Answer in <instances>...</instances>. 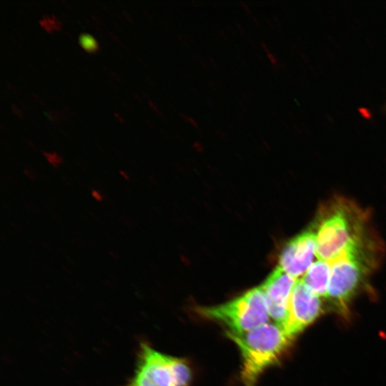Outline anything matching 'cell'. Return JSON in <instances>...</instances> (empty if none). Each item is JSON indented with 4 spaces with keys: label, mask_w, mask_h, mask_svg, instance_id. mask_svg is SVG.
Instances as JSON below:
<instances>
[{
    "label": "cell",
    "mask_w": 386,
    "mask_h": 386,
    "mask_svg": "<svg viewBox=\"0 0 386 386\" xmlns=\"http://www.w3.org/2000/svg\"><path fill=\"white\" fill-rule=\"evenodd\" d=\"M368 217L355 203L342 199L323 206L312 228L316 234V256L332 262L340 257L374 260L375 239L368 228Z\"/></svg>",
    "instance_id": "cell-1"
},
{
    "label": "cell",
    "mask_w": 386,
    "mask_h": 386,
    "mask_svg": "<svg viewBox=\"0 0 386 386\" xmlns=\"http://www.w3.org/2000/svg\"><path fill=\"white\" fill-rule=\"evenodd\" d=\"M226 335L240 352L244 386H257L260 376L280 360L293 340L283 327L270 322L245 333Z\"/></svg>",
    "instance_id": "cell-2"
},
{
    "label": "cell",
    "mask_w": 386,
    "mask_h": 386,
    "mask_svg": "<svg viewBox=\"0 0 386 386\" xmlns=\"http://www.w3.org/2000/svg\"><path fill=\"white\" fill-rule=\"evenodd\" d=\"M198 314L224 325L226 332L242 334L269 322L261 286L252 288L227 302L197 308Z\"/></svg>",
    "instance_id": "cell-3"
},
{
    "label": "cell",
    "mask_w": 386,
    "mask_h": 386,
    "mask_svg": "<svg viewBox=\"0 0 386 386\" xmlns=\"http://www.w3.org/2000/svg\"><path fill=\"white\" fill-rule=\"evenodd\" d=\"M192 380L187 360L164 354L143 342L134 374L122 386H190Z\"/></svg>",
    "instance_id": "cell-4"
},
{
    "label": "cell",
    "mask_w": 386,
    "mask_h": 386,
    "mask_svg": "<svg viewBox=\"0 0 386 386\" xmlns=\"http://www.w3.org/2000/svg\"><path fill=\"white\" fill-rule=\"evenodd\" d=\"M331 276L326 297L345 311L373 264L355 257H341L330 262Z\"/></svg>",
    "instance_id": "cell-5"
},
{
    "label": "cell",
    "mask_w": 386,
    "mask_h": 386,
    "mask_svg": "<svg viewBox=\"0 0 386 386\" xmlns=\"http://www.w3.org/2000/svg\"><path fill=\"white\" fill-rule=\"evenodd\" d=\"M321 297L309 289L302 281L296 282L289 300L288 318L284 327L294 339L322 313Z\"/></svg>",
    "instance_id": "cell-6"
},
{
    "label": "cell",
    "mask_w": 386,
    "mask_h": 386,
    "mask_svg": "<svg viewBox=\"0 0 386 386\" xmlns=\"http://www.w3.org/2000/svg\"><path fill=\"white\" fill-rule=\"evenodd\" d=\"M316 254V234L307 229L290 240L282 249L278 267L295 279L304 276L313 264Z\"/></svg>",
    "instance_id": "cell-7"
},
{
    "label": "cell",
    "mask_w": 386,
    "mask_h": 386,
    "mask_svg": "<svg viewBox=\"0 0 386 386\" xmlns=\"http://www.w3.org/2000/svg\"><path fill=\"white\" fill-rule=\"evenodd\" d=\"M297 280L277 267L261 285L270 319L284 328L288 318L290 297Z\"/></svg>",
    "instance_id": "cell-8"
},
{
    "label": "cell",
    "mask_w": 386,
    "mask_h": 386,
    "mask_svg": "<svg viewBox=\"0 0 386 386\" xmlns=\"http://www.w3.org/2000/svg\"><path fill=\"white\" fill-rule=\"evenodd\" d=\"M331 276L330 263L318 259L302 277V282L320 297H326Z\"/></svg>",
    "instance_id": "cell-9"
},
{
    "label": "cell",
    "mask_w": 386,
    "mask_h": 386,
    "mask_svg": "<svg viewBox=\"0 0 386 386\" xmlns=\"http://www.w3.org/2000/svg\"><path fill=\"white\" fill-rule=\"evenodd\" d=\"M79 43L81 47L89 53H94L98 49L95 39L88 34H80Z\"/></svg>",
    "instance_id": "cell-10"
},
{
    "label": "cell",
    "mask_w": 386,
    "mask_h": 386,
    "mask_svg": "<svg viewBox=\"0 0 386 386\" xmlns=\"http://www.w3.org/2000/svg\"><path fill=\"white\" fill-rule=\"evenodd\" d=\"M41 26L47 31H51L54 29H59L61 24L56 17L46 16L39 21Z\"/></svg>",
    "instance_id": "cell-11"
},
{
    "label": "cell",
    "mask_w": 386,
    "mask_h": 386,
    "mask_svg": "<svg viewBox=\"0 0 386 386\" xmlns=\"http://www.w3.org/2000/svg\"><path fill=\"white\" fill-rule=\"evenodd\" d=\"M47 161L54 167H57L61 162V158L56 153L44 152Z\"/></svg>",
    "instance_id": "cell-12"
},
{
    "label": "cell",
    "mask_w": 386,
    "mask_h": 386,
    "mask_svg": "<svg viewBox=\"0 0 386 386\" xmlns=\"http://www.w3.org/2000/svg\"><path fill=\"white\" fill-rule=\"evenodd\" d=\"M179 116L184 121L190 123L196 129H198L199 125H198L197 122L194 119H192V118H191V117H188V116H187L185 114H179Z\"/></svg>",
    "instance_id": "cell-13"
},
{
    "label": "cell",
    "mask_w": 386,
    "mask_h": 386,
    "mask_svg": "<svg viewBox=\"0 0 386 386\" xmlns=\"http://www.w3.org/2000/svg\"><path fill=\"white\" fill-rule=\"evenodd\" d=\"M240 3L242 4V6L246 11H247L248 13H251V10L246 3H244V1H241Z\"/></svg>",
    "instance_id": "cell-14"
},
{
    "label": "cell",
    "mask_w": 386,
    "mask_h": 386,
    "mask_svg": "<svg viewBox=\"0 0 386 386\" xmlns=\"http://www.w3.org/2000/svg\"><path fill=\"white\" fill-rule=\"evenodd\" d=\"M93 196L94 197H95L97 200H101L102 199V196L100 195V194L98 192H96V191H94L93 192Z\"/></svg>",
    "instance_id": "cell-15"
}]
</instances>
